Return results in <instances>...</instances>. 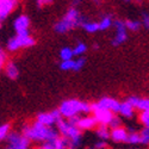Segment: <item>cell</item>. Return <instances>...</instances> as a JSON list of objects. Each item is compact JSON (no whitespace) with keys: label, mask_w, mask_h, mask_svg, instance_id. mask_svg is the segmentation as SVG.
Wrapping results in <instances>:
<instances>
[{"label":"cell","mask_w":149,"mask_h":149,"mask_svg":"<svg viewBox=\"0 0 149 149\" xmlns=\"http://www.w3.org/2000/svg\"><path fill=\"white\" fill-rule=\"evenodd\" d=\"M22 134L31 142H52L58 137V131L53 127H45L38 122H33L31 124H25L22 128Z\"/></svg>","instance_id":"6da1fadb"},{"label":"cell","mask_w":149,"mask_h":149,"mask_svg":"<svg viewBox=\"0 0 149 149\" xmlns=\"http://www.w3.org/2000/svg\"><path fill=\"white\" fill-rule=\"evenodd\" d=\"M58 111L62 118L69 119L75 116L91 113V104L78 100V99H67V100H63L61 103Z\"/></svg>","instance_id":"7a4b0ae2"},{"label":"cell","mask_w":149,"mask_h":149,"mask_svg":"<svg viewBox=\"0 0 149 149\" xmlns=\"http://www.w3.org/2000/svg\"><path fill=\"white\" fill-rule=\"evenodd\" d=\"M56 130L58 131V135H61L62 137H65L68 140L69 143V149H78L81 144V130L70 124L67 119L61 118L56 123Z\"/></svg>","instance_id":"3957f363"},{"label":"cell","mask_w":149,"mask_h":149,"mask_svg":"<svg viewBox=\"0 0 149 149\" xmlns=\"http://www.w3.org/2000/svg\"><path fill=\"white\" fill-rule=\"evenodd\" d=\"M85 22L84 17L80 15V12L77 7H70L63 18L60 19L54 26V30L57 33H67L70 30H74L78 26H81Z\"/></svg>","instance_id":"277c9868"},{"label":"cell","mask_w":149,"mask_h":149,"mask_svg":"<svg viewBox=\"0 0 149 149\" xmlns=\"http://www.w3.org/2000/svg\"><path fill=\"white\" fill-rule=\"evenodd\" d=\"M35 40L33 37L30 36L29 31L28 32H23V33H17L15 37H12L7 41L6 48L8 52L15 53L22 48H30L32 45H35Z\"/></svg>","instance_id":"5b68a950"},{"label":"cell","mask_w":149,"mask_h":149,"mask_svg":"<svg viewBox=\"0 0 149 149\" xmlns=\"http://www.w3.org/2000/svg\"><path fill=\"white\" fill-rule=\"evenodd\" d=\"M7 147L6 149H29L30 141L22 132L11 131L7 136Z\"/></svg>","instance_id":"8992f818"},{"label":"cell","mask_w":149,"mask_h":149,"mask_svg":"<svg viewBox=\"0 0 149 149\" xmlns=\"http://www.w3.org/2000/svg\"><path fill=\"white\" fill-rule=\"evenodd\" d=\"M119 105H120V103L118 100H116L115 98L103 97L102 99H99V102L91 104V107H93V109H104V110L111 111L112 113H118Z\"/></svg>","instance_id":"52a82bcc"},{"label":"cell","mask_w":149,"mask_h":149,"mask_svg":"<svg viewBox=\"0 0 149 149\" xmlns=\"http://www.w3.org/2000/svg\"><path fill=\"white\" fill-rule=\"evenodd\" d=\"M62 118L61 113L58 109L56 110H53L50 112H42V113H38L37 115V119L36 122H38L41 124L45 127H53V125H56V123Z\"/></svg>","instance_id":"ba28073f"},{"label":"cell","mask_w":149,"mask_h":149,"mask_svg":"<svg viewBox=\"0 0 149 149\" xmlns=\"http://www.w3.org/2000/svg\"><path fill=\"white\" fill-rule=\"evenodd\" d=\"M113 25L116 29V35L112 40V45L118 47L122 45L123 43H125L128 40V33H127V26L124 20H115Z\"/></svg>","instance_id":"9c48e42d"},{"label":"cell","mask_w":149,"mask_h":149,"mask_svg":"<svg viewBox=\"0 0 149 149\" xmlns=\"http://www.w3.org/2000/svg\"><path fill=\"white\" fill-rule=\"evenodd\" d=\"M91 112H93V117L97 120L98 125H107L112 119V117L115 116V113H112L109 110H104V109H93L91 107Z\"/></svg>","instance_id":"30bf717a"},{"label":"cell","mask_w":149,"mask_h":149,"mask_svg":"<svg viewBox=\"0 0 149 149\" xmlns=\"http://www.w3.org/2000/svg\"><path fill=\"white\" fill-rule=\"evenodd\" d=\"M18 0H0V20L7 18L16 10Z\"/></svg>","instance_id":"8fae6325"},{"label":"cell","mask_w":149,"mask_h":149,"mask_svg":"<svg viewBox=\"0 0 149 149\" xmlns=\"http://www.w3.org/2000/svg\"><path fill=\"white\" fill-rule=\"evenodd\" d=\"M125 102L129 103L135 110H139L141 112L149 110V98H141V97L131 95L127 98Z\"/></svg>","instance_id":"7c38bea8"},{"label":"cell","mask_w":149,"mask_h":149,"mask_svg":"<svg viewBox=\"0 0 149 149\" xmlns=\"http://www.w3.org/2000/svg\"><path fill=\"white\" fill-rule=\"evenodd\" d=\"M30 28V19L26 15H20L13 20V29L17 33L28 32Z\"/></svg>","instance_id":"4fadbf2b"},{"label":"cell","mask_w":149,"mask_h":149,"mask_svg":"<svg viewBox=\"0 0 149 149\" xmlns=\"http://www.w3.org/2000/svg\"><path fill=\"white\" fill-rule=\"evenodd\" d=\"M98 125L97 124V120L95 118L93 117V115H86V116H80L79 120H78V124L77 127L82 131V130H91L93 128H95Z\"/></svg>","instance_id":"5bb4252c"},{"label":"cell","mask_w":149,"mask_h":149,"mask_svg":"<svg viewBox=\"0 0 149 149\" xmlns=\"http://www.w3.org/2000/svg\"><path fill=\"white\" fill-rule=\"evenodd\" d=\"M128 137V131L125 128L119 127L116 129H112L110 132V139L112 140L116 143H122V142H125Z\"/></svg>","instance_id":"9a60e30c"},{"label":"cell","mask_w":149,"mask_h":149,"mask_svg":"<svg viewBox=\"0 0 149 149\" xmlns=\"http://www.w3.org/2000/svg\"><path fill=\"white\" fill-rule=\"evenodd\" d=\"M5 74L7 75V78H10L11 80H16L19 75V69L17 67V65L15 63V62H7V63H5Z\"/></svg>","instance_id":"2e32d148"},{"label":"cell","mask_w":149,"mask_h":149,"mask_svg":"<svg viewBox=\"0 0 149 149\" xmlns=\"http://www.w3.org/2000/svg\"><path fill=\"white\" fill-rule=\"evenodd\" d=\"M118 113L122 116V117H125V118H132L134 115H135V109L127 102H123L120 103L119 105V111Z\"/></svg>","instance_id":"e0dca14e"},{"label":"cell","mask_w":149,"mask_h":149,"mask_svg":"<svg viewBox=\"0 0 149 149\" xmlns=\"http://www.w3.org/2000/svg\"><path fill=\"white\" fill-rule=\"evenodd\" d=\"M110 132H111V130L107 125H98L97 130H95L98 139L102 141H107L110 139Z\"/></svg>","instance_id":"ac0fdd59"},{"label":"cell","mask_w":149,"mask_h":149,"mask_svg":"<svg viewBox=\"0 0 149 149\" xmlns=\"http://www.w3.org/2000/svg\"><path fill=\"white\" fill-rule=\"evenodd\" d=\"M98 25H99V30L100 31H105L107 29H110L111 26L113 25V20L111 16H104L98 22Z\"/></svg>","instance_id":"d6986e66"},{"label":"cell","mask_w":149,"mask_h":149,"mask_svg":"<svg viewBox=\"0 0 149 149\" xmlns=\"http://www.w3.org/2000/svg\"><path fill=\"white\" fill-rule=\"evenodd\" d=\"M52 144H53L54 149H69L68 140L62 137V136H58L54 141H52Z\"/></svg>","instance_id":"ffe728a7"},{"label":"cell","mask_w":149,"mask_h":149,"mask_svg":"<svg viewBox=\"0 0 149 149\" xmlns=\"http://www.w3.org/2000/svg\"><path fill=\"white\" fill-rule=\"evenodd\" d=\"M82 29L88 32V33H95L97 31H99V25H98V22H88V20H85L82 23Z\"/></svg>","instance_id":"44dd1931"},{"label":"cell","mask_w":149,"mask_h":149,"mask_svg":"<svg viewBox=\"0 0 149 149\" xmlns=\"http://www.w3.org/2000/svg\"><path fill=\"white\" fill-rule=\"evenodd\" d=\"M86 52H87V45H86L84 42L77 43V45L73 48L74 57H81V56H84V54H85Z\"/></svg>","instance_id":"7402d4cb"},{"label":"cell","mask_w":149,"mask_h":149,"mask_svg":"<svg viewBox=\"0 0 149 149\" xmlns=\"http://www.w3.org/2000/svg\"><path fill=\"white\" fill-rule=\"evenodd\" d=\"M60 58L62 61H69L74 58V54H73V49L69 47H65L60 50Z\"/></svg>","instance_id":"603a6c76"},{"label":"cell","mask_w":149,"mask_h":149,"mask_svg":"<svg viewBox=\"0 0 149 149\" xmlns=\"http://www.w3.org/2000/svg\"><path fill=\"white\" fill-rule=\"evenodd\" d=\"M125 26H127V30H130V31H139L142 26V24L140 20H135V19H128L125 20Z\"/></svg>","instance_id":"cb8c5ba5"},{"label":"cell","mask_w":149,"mask_h":149,"mask_svg":"<svg viewBox=\"0 0 149 149\" xmlns=\"http://www.w3.org/2000/svg\"><path fill=\"white\" fill-rule=\"evenodd\" d=\"M125 142L129 143V144H139V143H141V136H140V132H139V131L129 132Z\"/></svg>","instance_id":"d4e9b609"},{"label":"cell","mask_w":149,"mask_h":149,"mask_svg":"<svg viewBox=\"0 0 149 149\" xmlns=\"http://www.w3.org/2000/svg\"><path fill=\"white\" fill-rule=\"evenodd\" d=\"M10 132H11V125L10 124L8 123L1 124V125H0V142L6 140Z\"/></svg>","instance_id":"484cf974"},{"label":"cell","mask_w":149,"mask_h":149,"mask_svg":"<svg viewBox=\"0 0 149 149\" xmlns=\"http://www.w3.org/2000/svg\"><path fill=\"white\" fill-rule=\"evenodd\" d=\"M85 63H86V60H85L84 56H81V57H74V68H73V70L74 72L81 70L84 68Z\"/></svg>","instance_id":"4316f807"},{"label":"cell","mask_w":149,"mask_h":149,"mask_svg":"<svg viewBox=\"0 0 149 149\" xmlns=\"http://www.w3.org/2000/svg\"><path fill=\"white\" fill-rule=\"evenodd\" d=\"M141 144H149V128H143L140 131Z\"/></svg>","instance_id":"83f0119b"},{"label":"cell","mask_w":149,"mask_h":149,"mask_svg":"<svg viewBox=\"0 0 149 149\" xmlns=\"http://www.w3.org/2000/svg\"><path fill=\"white\" fill-rule=\"evenodd\" d=\"M60 68L62 70H65V72L73 70V68H74V58L73 60H69V61H62L61 63H60Z\"/></svg>","instance_id":"f1b7e54d"},{"label":"cell","mask_w":149,"mask_h":149,"mask_svg":"<svg viewBox=\"0 0 149 149\" xmlns=\"http://www.w3.org/2000/svg\"><path fill=\"white\" fill-rule=\"evenodd\" d=\"M140 122L144 125V128H149V110L140 113Z\"/></svg>","instance_id":"f546056e"},{"label":"cell","mask_w":149,"mask_h":149,"mask_svg":"<svg viewBox=\"0 0 149 149\" xmlns=\"http://www.w3.org/2000/svg\"><path fill=\"white\" fill-rule=\"evenodd\" d=\"M109 127L111 128V130L122 127V119H120V118H118V117L115 115V116L112 117V119H111V122H110V124H109Z\"/></svg>","instance_id":"4dcf8cb0"},{"label":"cell","mask_w":149,"mask_h":149,"mask_svg":"<svg viewBox=\"0 0 149 149\" xmlns=\"http://www.w3.org/2000/svg\"><path fill=\"white\" fill-rule=\"evenodd\" d=\"M141 24L149 31V13H147V12H143V13H142Z\"/></svg>","instance_id":"1f68e13d"},{"label":"cell","mask_w":149,"mask_h":149,"mask_svg":"<svg viewBox=\"0 0 149 149\" xmlns=\"http://www.w3.org/2000/svg\"><path fill=\"white\" fill-rule=\"evenodd\" d=\"M5 63H6V53L4 52L3 48H0V70H1Z\"/></svg>","instance_id":"d6a6232c"},{"label":"cell","mask_w":149,"mask_h":149,"mask_svg":"<svg viewBox=\"0 0 149 149\" xmlns=\"http://www.w3.org/2000/svg\"><path fill=\"white\" fill-rule=\"evenodd\" d=\"M94 148H95V149H106V148H107V142H106V141L99 140V141L95 143Z\"/></svg>","instance_id":"836d02e7"},{"label":"cell","mask_w":149,"mask_h":149,"mask_svg":"<svg viewBox=\"0 0 149 149\" xmlns=\"http://www.w3.org/2000/svg\"><path fill=\"white\" fill-rule=\"evenodd\" d=\"M36 1H37V6L43 7V6H47V5H52L53 0H36Z\"/></svg>","instance_id":"e575fe53"},{"label":"cell","mask_w":149,"mask_h":149,"mask_svg":"<svg viewBox=\"0 0 149 149\" xmlns=\"http://www.w3.org/2000/svg\"><path fill=\"white\" fill-rule=\"evenodd\" d=\"M37 149H54L52 142H43L40 147H37Z\"/></svg>","instance_id":"d590c367"},{"label":"cell","mask_w":149,"mask_h":149,"mask_svg":"<svg viewBox=\"0 0 149 149\" xmlns=\"http://www.w3.org/2000/svg\"><path fill=\"white\" fill-rule=\"evenodd\" d=\"M80 3H81V0H72V5H73V7H77Z\"/></svg>","instance_id":"8d00e7d4"},{"label":"cell","mask_w":149,"mask_h":149,"mask_svg":"<svg viewBox=\"0 0 149 149\" xmlns=\"http://www.w3.org/2000/svg\"><path fill=\"white\" fill-rule=\"evenodd\" d=\"M92 1H93L94 4H97V5H99V4H100V0H92Z\"/></svg>","instance_id":"74e56055"},{"label":"cell","mask_w":149,"mask_h":149,"mask_svg":"<svg viewBox=\"0 0 149 149\" xmlns=\"http://www.w3.org/2000/svg\"><path fill=\"white\" fill-rule=\"evenodd\" d=\"M124 1H125V3H130V1H131V0H124Z\"/></svg>","instance_id":"f35d334b"},{"label":"cell","mask_w":149,"mask_h":149,"mask_svg":"<svg viewBox=\"0 0 149 149\" xmlns=\"http://www.w3.org/2000/svg\"><path fill=\"white\" fill-rule=\"evenodd\" d=\"M136 1H139V3H142V0H136Z\"/></svg>","instance_id":"ab89813d"},{"label":"cell","mask_w":149,"mask_h":149,"mask_svg":"<svg viewBox=\"0 0 149 149\" xmlns=\"http://www.w3.org/2000/svg\"><path fill=\"white\" fill-rule=\"evenodd\" d=\"M0 28H1V20H0Z\"/></svg>","instance_id":"60d3db41"},{"label":"cell","mask_w":149,"mask_h":149,"mask_svg":"<svg viewBox=\"0 0 149 149\" xmlns=\"http://www.w3.org/2000/svg\"><path fill=\"white\" fill-rule=\"evenodd\" d=\"M87 149H95V148H87Z\"/></svg>","instance_id":"b9f144b4"},{"label":"cell","mask_w":149,"mask_h":149,"mask_svg":"<svg viewBox=\"0 0 149 149\" xmlns=\"http://www.w3.org/2000/svg\"><path fill=\"white\" fill-rule=\"evenodd\" d=\"M131 149H139V148H131Z\"/></svg>","instance_id":"7bdbcfd3"}]
</instances>
